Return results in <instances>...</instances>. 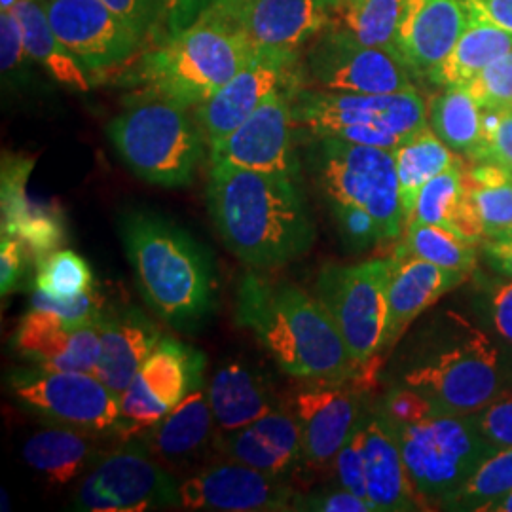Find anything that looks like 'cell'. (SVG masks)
Returning <instances> with one entry per match:
<instances>
[{
  "mask_svg": "<svg viewBox=\"0 0 512 512\" xmlns=\"http://www.w3.org/2000/svg\"><path fill=\"white\" fill-rule=\"evenodd\" d=\"M476 512H512V490L478 507Z\"/></svg>",
  "mask_w": 512,
  "mask_h": 512,
  "instance_id": "cell-55",
  "label": "cell"
},
{
  "mask_svg": "<svg viewBox=\"0 0 512 512\" xmlns=\"http://www.w3.org/2000/svg\"><path fill=\"white\" fill-rule=\"evenodd\" d=\"M25 59H31L25 48L23 27L18 14L14 10L0 12V65L2 74L16 73L25 63Z\"/></svg>",
  "mask_w": 512,
  "mask_h": 512,
  "instance_id": "cell-47",
  "label": "cell"
},
{
  "mask_svg": "<svg viewBox=\"0 0 512 512\" xmlns=\"http://www.w3.org/2000/svg\"><path fill=\"white\" fill-rule=\"evenodd\" d=\"M296 492L285 478L266 475L238 461L219 463L179 482L177 507L184 511H294Z\"/></svg>",
  "mask_w": 512,
  "mask_h": 512,
  "instance_id": "cell-19",
  "label": "cell"
},
{
  "mask_svg": "<svg viewBox=\"0 0 512 512\" xmlns=\"http://www.w3.org/2000/svg\"><path fill=\"white\" fill-rule=\"evenodd\" d=\"M499 239H512V230H511V232H509V234H507V236H505V238H499Z\"/></svg>",
  "mask_w": 512,
  "mask_h": 512,
  "instance_id": "cell-58",
  "label": "cell"
},
{
  "mask_svg": "<svg viewBox=\"0 0 512 512\" xmlns=\"http://www.w3.org/2000/svg\"><path fill=\"white\" fill-rule=\"evenodd\" d=\"M482 109H512V52L465 84Z\"/></svg>",
  "mask_w": 512,
  "mask_h": 512,
  "instance_id": "cell-41",
  "label": "cell"
},
{
  "mask_svg": "<svg viewBox=\"0 0 512 512\" xmlns=\"http://www.w3.org/2000/svg\"><path fill=\"white\" fill-rule=\"evenodd\" d=\"M255 48L236 31L198 21L165 38L124 76L139 99H167L200 107L251 61Z\"/></svg>",
  "mask_w": 512,
  "mask_h": 512,
  "instance_id": "cell-4",
  "label": "cell"
},
{
  "mask_svg": "<svg viewBox=\"0 0 512 512\" xmlns=\"http://www.w3.org/2000/svg\"><path fill=\"white\" fill-rule=\"evenodd\" d=\"M480 247L495 272L512 279V239H486Z\"/></svg>",
  "mask_w": 512,
  "mask_h": 512,
  "instance_id": "cell-52",
  "label": "cell"
},
{
  "mask_svg": "<svg viewBox=\"0 0 512 512\" xmlns=\"http://www.w3.org/2000/svg\"><path fill=\"white\" fill-rule=\"evenodd\" d=\"M366 499L374 512L423 509L404 467L403 454L382 412L365 416Z\"/></svg>",
  "mask_w": 512,
  "mask_h": 512,
  "instance_id": "cell-27",
  "label": "cell"
},
{
  "mask_svg": "<svg viewBox=\"0 0 512 512\" xmlns=\"http://www.w3.org/2000/svg\"><path fill=\"white\" fill-rule=\"evenodd\" d=\"M207 391L215 427L222 433L238 431L279 408L268 384L253 368L241 363L219 368L209 380Z\"/></svg>",
  "mask_w": 512,
  "mask_h": 512,
  "instance_id": "cell-30",
  "label": "cell"
},
{
  "mask_svg": "<svg viewBox=\"0 0 512 512\" xmlns=\"http://www.w3.org/2000/svg\"><path fill=\"white\" fill-rule=\"evenodd\" d=\"M95 437L63 425H52L38 431L23 444V459L37 473L54 484H69L76 476L92 471L107 454Z\"/></svg>",
  "mask_w": 512,
  "mask_h": 512,
  "instance_id": "cell-29",
  "label": "cell"
},
{
  "mask_svg": "<svg viewBox=\"0 0 512 512\" xmlns=\"http://www.w3.org/2000/svg\"><path fill=\"white\" fill-rule=\"evenodd\" d=\"M490 311L495 330L512 344V279L501 281L492 289Z\"/></svg>",
  "mask_w": 512,
  "mask_h": 512,
  "instance_id": "cell-51",
  "label": "cell"
},
{
  "mask_svg": "<svg viewBox=\"0 0 512 512\" xmlns=\"http://www.w3.org/2000/svg\"><path fill=\"white\" fill-rule=\"evenodd\" d=\"M10 391L23 408L40 420L95 437L120 440V395L92 372L23 368L10 376Z\"/></svg>",
  "mask_w": 512,
  "mask_h": 512,
  "instance_id": "cell-9",
  "label": "cell"
},
{
  "mask_svg": "<svg viewBox=\"0 0 512 512\" xmlns=\"http://www.w3.org/2000/svg\"><path fill=\"white\" fill-rule=\"evenodd\" d=\"M215 429L209 391L203 382L192 389L165 418L135 435L143 440L154 458L181 465L202 452Z\"/></svg>",
  "mask_w": 512,
  "mask_h": 512,
  "instance_id": "cell-28",
  "label": "cell"
},
{
  "mask_svg": "<svg viewBox=\"0 0 512 512\" xmlns=\"http://www.w3.org/2000/svg\"><path fill=\"white\" fill-rule=\"evenodd\" d=\"M110 10L131 25L141 37L158 33L160 6L158 0H101Z\"/></svg>",
  "mask_w": 512,
  "mask_h": 512,
  "instance_id": "cell-50",
  "label": "cell"
},
{
  "mask_svg": "<svg viewBox=\"0 0 512 512\" xmlns=\"http://www.w3.org/2000/svg\"><path fill=\"white\" fill-rule=\"evenodd\" d=\"M311 167L329 203L368 211L380 226L382 241H395L406 230L401 186L393 150L340 139H315Z\"/></svg>",
  "mask_w": 512,
  "mask_h": 512,
  "instance_id": "cell-8",
  "label": "cell"
},
{
  "mask_svg": "<svg viewBox=\"0 0 512 512\" xmlns=\"http://www.w3.org/2000/svg\"><path fill=\"white\" fill-rule=\"evenodd\" d=\"M476 12L512 33V0H465Z\"/></svg>",
  "mask_w": 512,
  "mask_h": 512,
  "instance_id": "cell-53",
  "label": "cell"
},
{
  "mask_svg": "<svg viewBox=\"0 0 512 512\" xmlns=\"http://www.w3.org/2000/svg\"><path fill=\"white\" fill-rule=\"evenodd\" d=\"M412 71L395 48L366 46L332 23L310 42L300 61L304 88L323 92L387 93L414 90Z\"/></svg>",
  "mask_w": 512,
  "mask_h": 512,
  "instance_id": "cell-10",
  "label": "cell"
},
{
  "mask_svg": "<svg viewBox=\"0 0 512 512\" xmlns=\"http://www.w3.org/2000/svg\"><path fill=\"white\" fill-rule=\"evenodd\" d=\"M179 482L139 437L122 440L88 471L74 495V509L145 512L177 507Z\"/></svg>",
  "mask_w": 512,
  "mask_h": 512,
  "instance_id": "cell-12",
  "label": "cell"
},
{
  "mask_svg": "<svg viewBox=\"0 0 512 512\" xmlns=\"http://www.w3.org/2000/svg\"><path fill=\"white\" fill-rule=\"evenodd\" d=\"M101 353L93 374L116 395L126 391L133 376L160 344L158 327L133 306L105 308L99 319Z\"/></svg>",
  "mask_w": 512,
  "mask_h": 512,
  "instance_id": "cell-26",
  "label": "cell"
},
{
  "mask_svg": "<svg viewBox=\"0 0 512 512\" xmlns=\"http://www.w3.org/2000/svg\"><path fill=\"white\" fill-rule=\"evenodd\" d=\"M21 359L44 370L92 372L99 361V323L76 325L52 311L31 308L12 338Z\"/></svg>",
  "mask_w": 512,
  "mask_h": 512,
  "instance_id": "cell-20",
  "label": "cell"
},
{
  "mask_svg": "<svg viewBox=\"0 0 512 512\" xmlns=\"http://www.w3.org/2000/svg\"><path fill=\"white\" fill-rule=\"evenodd\" d=\"M467 4V2H465ZM469 19L456 48L429 78L439 86H465L476 74L512 52V33L484 18L467 4Z\"/></svg>",
  "mask_w": 512,
  "mask_h": 512,
  "instance_id": "cell-32",
  "label": "cell"
},
{
  "mask_svg": "<svg viewBox=\"0 0 512 512\" xmlns=\"http://www.w3.org/2000/svg\"><path fill=\"white\" fill-rule=\"evenodd\" d=\"M33 287L55 300H73L93 289L90 264L69 249H57L35 262Z\"/></svg>",
  "mask_w": 512,
  "mask_h": 512,
  "instance_id": "cell-39",
  "label": "cell"
},
{
  "mask_svg": "<svg viewBox=\"0 0 512 512\" xmlns=\"http://www.w3.org/2000/svg\"><path fill=\"white\" fill-rule=\"evenodd\" d=\"M476 247L475 243L463 241L442 226L410 220L404 230L403 243H399L395 251L416 256L444 270L471 275L476 268Z\"/></svg>",
  "mask_w": 512,
  "mask_h": 512,
  "instance_id": "cell-38",
  "label": "cell"
},
{
  "mask_svg": "<svg viewBox=\"0 0 512 512\" xmlns=\"http://www.w3.org/2000/svg\"><path fill=\"white\" fill-rule=\"evenodd\" d=\"M427 124L446 147L471 162L484 143V110L467 86H444L427 103Z\"/></svg>",
  "mask_w": 512,
  "mask_h": 512,
  "instance_id": "cell-33",
  "label": "cell"
},
{
  "mask_svg": "<svg viewBox=\"0 0 512 512\" xmlns=\"http://www.w3.org/2000/svg\"><path fill=\"white\" fill-rule=\"evenodd\" d=\"M482 110L484 143L473 162H490L512 173V109Z\"/></svg>",
  "mask_w": 512,
  "mask_h": 512,
  "instance_id": "cell-42",
  "label": "cell"
},
{
  "mask_svg": "<svg viewBox=\"0 0 512 512\" xmlns=\"http://www.w3.org/2000/svg\"><path fill=\"white\" fill-rule=\"evenodd\" d=\"M205 355L177 340L162 338L120 395V440L131 439L165 418L202 385Z\"/></svg>",
  "mask_w": 512,
  "mask_h": 512,
  "instance_id": "cell-14",
  "label": "cell"
},
{
  "mask_svg": "<svg viewBox=\"0 0 512 512\" xmlns=\"http://www.w3.org/2000/svg\"><path fill=\"white\" fill-rule=\"evenodd\" d=\"M21 0H0V12H10L18 6Z\"/></svg>",
  "mask_w": 512,
  "mask_h": 512,
  "instance_id": "cell-57",
  "label": "cell"
},
{
  "mask_svg": "<svg viewBox=\"0 0 512 512\" xmlns=\"http://www.w3.org/2000/svg\"><path fill=\"white\" fill-rule=\"evenodd\" d=\"M186 109L167 99H139L110 122L112 145L139 179L164 188L194 181L205 137Z\"/></svg>",
  "mask_w": 512,
  "mask_h": 512,
  "instance_id": "cell-6",
  "label": "cell"
},
{
  "mask_svg": "<svg viewBox=\"0 0 512 512\" xmlns=\"http://www.w3.org/2000/svg\"><path fill=\"white\" fill-rule=\"evenodd\" d=\"M294 90L296 88L272 93L236 131L219 145L209 148L211 164L224 162L298 179L300 162L294 148Z\"/></svg>",
  "mask_w": 512,
  "mask_h": 512,
  "instance_id": "cell-18",
  "label": "cell"
},
{
  "mask_svg": "<svg viewBox=\"0 0 512 512\" xmlns=\"http://www.w3.org/2000/svg\"><path fill=\"white\" fill-rule=\"evenodd\" d=\"M467 19L465 0H412L395 44L412 74L431 78L456 48Z\"/></svg>",
  "mask_w": 512,
  "mask_h": 512,
  "instance_id": "cell-22",
  "label": "cell"
},
{
  "mask_svg": "<svg viewBox=\"0 0 512 512\" xmlns=\"http://www.w3.org/2000/svg\"><path fill=\"white\" fill-rule=\"evenodd\" d=\"M207 205L226 247L255 270L306 255L315 224L298 179L238 165L211 164Z\"/></svg>",
  "mask_w": 512,
  "mask_h": 512,
  "instance_id": "cell-1",
  "label": "cell"
},
{
  "mask_svg": "<svg viewBox=\"0 0 512 512\" xmlns=\"http://www.w3.org/2000/svg\"><path fill=\"white\" fill-rule=\"evenodd\" d=\"M476 425L494 448H512V391L495 395L475 414Z\"/></svg>",
  "mask_w": 512,
  "mask_h": 512,
  "instance_id": "cell-45",
  "label": "cell"
},
{
  "mask_svg": "<svg viewBox=\"0 0 512 512\" xmlns=\"http://www.w3.org/2000/svg\"><path fill=\"white\" fill-rule=\"evenodd\" d=\"M332 215L338 224L340 236L344 239L346 247L351 251H366L368 247L382 241V232L374 217L355 205L346 203H330Z\"/></svg>",
  "mask_w": 512,
  "mask_h": 512,
  "instance_id": "cell-44",
  "label": "cell"
},
{
  "mask_svg": "<svg viewBox=\"0 0 512 512\" xmlns=\"http://www.w3.org/2000/svg\"><path fill=\"white\" fill-rule=\"evenodd\" d=\"M393 154L401 186L404 217L408 224L414 215L421 188L454 164L458 154L440 141L437 133L429 128V124L406 137L393 150Z\"/></svg>",
  "mask_w": 512,
  "mask_h": 512,
  "instance_id": "cell-35",
  "label": "cell"
},
{
  "mask_svg": "<svg viewBox=\"0 0 512 512\" xmlns=\"http://www.w3.org/2000/svg\"><path fill=\"white\" fill-rule=\"evenodd\" d=\"M404 382L439 412L475 416L494 401L499 389V351L480 330L465 321V334L412 368Z\"/></svg>",
  "mask_w": 512,
  "mask_h": 512,
  "instance_id": "cell-11",
  "label": "cell"
},
{
  "mask_svg": "<svg viewBox=\"0 0 512 512\" xmlns=\"http://www.w3.org/2000/svg\"><path fill=\"white\" fill-rule=\"evenodd\" d=\"M370 382H308L296 389L287 408L300 427L302 463L330 469L363 418L361 391Z\"/></svg>",
  "mask_w": 512,
  "mask_h": 512,
  "instance_id": "cell-16",
  "label": "cell"
},
{
  "mask_svg": "<svg viewBox=\"0 0 512 512\" xmlns=\"http://www.w3.org/2000/svg\"><path fill=\"white\" fill-rule=\"evenodd\" d=\"M410 2L412 0H348L334 10L330 18L334 25L366 46L395 48Z\"/></svg>",
  "mask_w": 512,
  "mask_h": 512,
  "instance_id": "cell-37",
  "label": "cell"
},
{
  "mask_svg": "<svg viewBox=\"0 0 512 512\" xmlns=\"http://www.w3.org/2000/svg\"><path fill=\"white\" fill-rule=\"evenodd\" d=\"M33 162L4 156L2 160V234L18 238L38 262L65 243L63 213L27 196V177Z\"/></svg>",
  "mask_w": 512,
  "mask_h": 512,
  "instance_id": "cell-24",
  "label": "cell"
},
{
  "mask_svg": "<svg viewBox=\"0 0 512 512\" xmlns=\"http://www.w3.org/2000/svg\"><path fill=\"white\" fill-rule=\"evenodd\" d=\"M332 471L338 486L368 501L365 480V414L359 421L357 429L353 431V435L338 452Z\"/></svg>",
  "mask_w": 512,
  "mask_h": 512,
  "instance_id": "cell-43",
  "label": "cell"
},
{
  "mask_svg": "<svg viewBox=\"0 0 512 512\" xmlns=\"http://www.w3.org/2000/svg\"><path fill=\"white\" fill-rule=\"evenodd\" d=\"M120 236L143 298L164 321L188 327L211 310V258L196 239L150 211L122 215Z\"/></svg>",
  "mask_w": 512,
  "mask_h": 512,
  "instance_id": "cell-3",
  "label": "cell"
},
{
  "mask_svg": "<svg viewBox=\"0 0 512 512\" xmlns=\"http://www.w3.org/2000/svg\"><path fill=\"white\" fill-rule=\"evenodd\" d=\"M296 129L313 139H340L366 147L395 150L414 131L427 126V103L418 90L363 95L296 88Z\"/></svg>",
  "mask_w": 512,
  "mask_h": 512,
  "instance_id": "cell-5",
  "label": "cell"
},
{
  "mask_svg": "<svg viewBox=\"0 0 512 512\" xmlns=\"http://www.w3.org/2000/svg\"><path fill=\"white\" fill-rule=\"evenodd\" d=\"M385 420L421 505L444 507L497 450L480 433L475 416L433 412L416 421Z\"/></svg>",
  "mask_w": 512,
  "mask_h": 512,
  "instance_id": "cell-7",
  "label": "cell"
},
{
  "mask_svg": "<svg viewBox=\"0 0 512 512\" xmlns=\"http://www.w3.org/2000/svg\"><path fill=\"white\" fill-rule=\"evenodd\" d=\"M300 57L256 50L251 61L219 92L196 107L209 148L222 143L277 90L300 88Z\"/></svg>",
  "mask_w": 512,
  "mask_h": 512,
  "instance_id": "cell-17",
  "label": "cell"
},
{
  "mask_svg": "<svg viewBox=\"0 0 512 512\" xmlns=\"http://www.w3.org/2000/svg\"><path fill=\"white\" fill-rule=\"evenodd\" d=\"M213 0H158L160 21L165 38L175 37L179 33L198 23Z\"/></svg>",
  "mask_w": 512,
  "mask_h": 512,
  "instance_id": "cell-48",
  "label": "cell"
},
{
  "mask_svg": "<svg viewBox=\"0 0 512 512\" xmlns=\"http://www.w3.org/2000/svg\"><path fill=\"white\" fill-rule=\"evenodd\" d=\"M238 321L285 374L304 382H372L378 359L359 365L327 308L300 287L245 274L238 293Z\"/></svg>",
  "mask_w": 512,
  "mask_h": 512,
  "instance_id": "cell-2",
  "label": "cell"
},
{
  "mask_svg": "<svg viewBox=\"0 0 512 512\" xmlns=\"http://www.w3.org/2000/svg\"><path fill=\"white\" fill-rule=\"evenodd\" d=\"M55 37L90 73H107L139 52L145 38L101 0H40Z\"/></svg>",
  "mask_w": 512,
  "mask_h": 512,
  "instance_id": "cell-15",
  "label": "cell"
},
{
  "mask_svg": "<svg viewBox=\"0 0 512 512\" xmlns=\"http://www.w3.org/2000/svg\"><path fill=\"white\" fill-rule=\"evenodd\" d=\"M294 511L374 512V509L363 497L336 484L334 490H319L313 494L296 495Z\"/></svg>",
  "mask_w": 512,
  "mask_h": 512,
  "instance_id": "cell-46",
  "label": "cell"
},
{
  "mask_svg": "<svg viewBox=\"0 0 512 512\" xmlns=\"http://www.w3.org/2000/svg\"><path fill=\"white\" fill-rule=\"evenodd\" d=\"M410 220L437 224L480 247L484 232L469 202L467 167L459 156L454 164L421 188Z\"/></svg>",
  "mask_w": 512,
  "mask_h": 512,
  "instance_id": "cell-31",
  "label": "cell"
},
{
  "mask_svg": "<svg viewBox=\"0 0 512 512\" xmlns=\"http://www.w3.org/2000/svg\"><path fill=\"white\" fill-rule=\"evenodd\" d=\"M251 2L253 0H213V4L205 10L200 21L215 23V25H222V27L230 29V23Z\"/></svg>",
  "mask_w": 512,
  "mask_h": 512,
  "instance_id": "cell-54",
  "label": "cell"
},
{
  "mask_svg": "<svg viewBox=\"0 0 512 512\" xmlns=\"http://www.w3.org/2000/svg\"><path fill=\"white\" fill-rule=\"evenodd\" d=\"M220 448L230 461L277 478H287L302 463L300 427L287 406L275 408L238 431L224 433Z\"/></svg>",
  "mask_w": 512,
  "mask_h": 512,
  "instance_id": "cell-25",
  "label": "cell"
},
{
  "mask_svg": "<svg viewBox=\"0 0 512 512\" xmlns=\"http://www.w3.org/2000/svg\"><path fill=\"white\" fill-rule=\"evenodd\" d=\"M393 258L355 266H327L317 279V300L327 308L359 365L380 357Z\"/></svg>",
  "mask_w": 512,
  "mask_h": 512,
  "instance_id": "cell-13",
  "label": "cell"
},
{
  "mask_svg": "<svg viewBox=\"0 0 512 512\" xmlns=\"http://www.w3.org/2000/svg\"><path fill=\"white\" fill-rule=\"evenodd\" d=\"M14 12L21 21L29 57L38 61L63 86L73 88L76 92H88L90 74L55 37L40 0H21Z\"/></svg>",
  "mask_w": 512,
  "mask_h": 512,
  "instance_id": "cell-34",
  "label": "cell"
},
{
  "mask_svg": "<svg viewBox=\"0 0 512 512\" xmlns=\"http://www.w3.org/2000/svg\"><path fill=\"white\" fill-rule=\"evenodd\" d=\"M391 258L393 270L387 285V317L380 355L393 349L418 315L469 277L397 251Z\"/></svg>",
  "mask_w": 512,
  "mask_h": 512,
  "instance_id": "cell-23",
  "label": "cell"
},
{
  "mask_svg": "<svg viewBox=\"0 0 512 512\" xmlns=\"http://www.w3.org/2000/svg\"><path fill=\"white\" fill-rule=\"evenodd\" d=\"M33 260L27 247L14 236L2 234L0 239V287L2 296L18 291L27 272V262Z\"/></svg>",
  "mask_w": 512,
  "mask_h": 512,
  "instance_id": "cell-49",
  "label": "cell"
},
{
  "mask_svg": "<svg viewBox=\"0 0 512 512\" xmlns=\"http://www.w3.org/2000/svg\"><path fill=\"white\" fill-rule=\"evenodd\" d=\"M321 2V6L329 12V14H332L334 10H338L342 4H346L348 0H319Z\"/></svg>",
  "mask_w": 512,
  "mask_h": 512,
  "instance_id": "cell-56",
  "label": "cell"
},
{
  "mask_svg": "<svg viewBox=\"0 0 512 512\" xmlns=\"http://www.w3.org/2000/svg\"><path fill=\"white\" fill-rule=\"evenodd\" d=\"M330 19L319 0H253L230 29L255 50L300 57V50L329 27Z\"/></svg>",
  "mask_w": 512,
  "mask_h": 512,
  "instance_id": "cell-21",
  "label": "cell"
},
{
  "mask_svg": "<svg viewBox=\"0 0 512 512\" xmlns=\"http://www.w3.org/2000/svg\"><path fill=\"white\" fill-rule=\"evenodd\" d=\"M469 202L486 239L505 238L512 230V173L478 162L467 169Z\"/></svg>",
  "mask_w": 512,
  "mask_h": 512,
  "instance_id": "cell-36",
  "label": "cell"
},
{
  "mask_svg": "<svg viewBox=\"0 0 512 512\" xmlns=\"http://www.w3.org/2000/svg\"><path fill=\"white\" fill-rule=\"evenodd\" d=\"M512 490V448H499L475 471L444 509L476 511L484 503Z\"/></svg>",
  "mask_w": 512,
  "mask_h": 512,
  "instance_id": "cell-40",
  "label": "cell"
}]
</instances>
